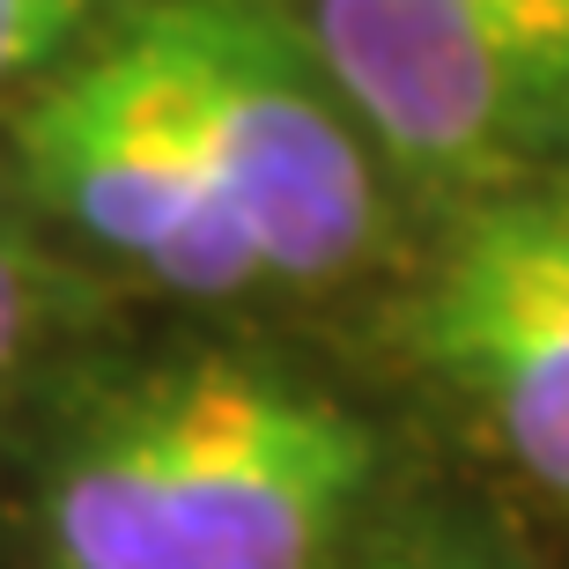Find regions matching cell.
<instances>
[{
	"mask_svg": "<svg viewBox=\"0 0 569 569\" xmlns=\"http://www.w3.org/2000/svg\"><path fill=\"white\" fill-rule=\"evenodd\" d=\"M378 473L348 400L259 356H186L67 437L44 532L60 569H333Z\"/></svg>",
	"mask_w": 569,
	"mask_h": 569,
	"instance_id": "1",
	"label": "cell"
},
{
	"mask_svg": "<svg viewBox=\"0 0 569 569\" xmlns=\"http://www.w3.org/2000/svg\"><path fill=\"white\" fill-rule=\"evenodd\" d=\"M127 44L252 230L267 281L318 289L370 252L378 148L303 22L267 0H148Z\"/></svg>",
	"mask_w": 569,
	"mask_h": 569,
	"instance_id": "2",
	"label": "cell"
},
{
	"mask_svg": "<svg viewBox=\"0 0 569 569\" xmlns=\"http://www.w3.org/2000/svg\"><path fill=\"white\" fill-rule=\"evenodd\" d=\"M303 30L415 178L569 186V0H311Z\"/></svg>",
	"mask_w": 569,
	"mask_h": 569,
	"instance_id": "3",
	"label": "cell"
},
{
	"mask_svg": "<svg viewBox=\"0 0 569 569\" xmlns=\"http://www.w3.org/2000/svg\"><path fill=\"white\" fill-rule=\"evenodd\" d=\"M16 141L44 200L148 281L208 303L267 281L252 230L222 200L214 170L200 163L127 30L44 74Z\"/></svg>",
	"mask_w": 569,
	"mask_h": 569,
	"instance_id": "4",
	"label": "cell"
},
{
	"mask_svg": "<svg viewBox=\"0 0 569 569\" xmlns=\"http://www.w3.org/2000/svg\"><path fill=\"white\" fill-rule=\"evenodd\" d=\"M407 348L518 473L569 496V186L473 192L407 303Z\"/></svg>",
	"mask_w": 569,
	"mask_h": 569,
	"instance_id": "5",
	"label": "cell"
},
{
	"mask_svg": "<svg viewBox=\"0 0 569 569\" xmlns=\"http://www.w3.org/2000/svg\"><path fill=\"white\" fill-rule=\"evenodd\" d=\"M97 16L104 0H0V97L60 74Z\"/></svg>",
	"mask_w": 569,
	"mask_h": 569,
	"instance_id": "6",
	"label": "cell"
},
{
	"mask_svg": "<svg viewBox=\"0 0 569 569\" xmlns=\"http://www.w3.org/2000/svg\"><path fill=\"white\" fill-rule=\"evenodd\" d=\"M30 326H38V289H30V267H22V252L0 237V385H8L16 356L30 348Z\"/></svg>",
	"mask_w": 569,
	"mask_h": 569,
	"instance_id": "7",
	"label": "cell"
},
{
	"mask_svg": "<svg viewBox=\"0 0 569 569\" xmlns=\"http://www.w3.org/2000/svg\"><path fill=\"white\" fill-rule=\"evenodd\" d=\"M356 569H503V562H481V555H459V548H392Z\"/></svg>",
	"mask_w": 569,
	"mask_h": 569,
	"instance_id": "8",
	"label": "cell"
}]
</instances>
